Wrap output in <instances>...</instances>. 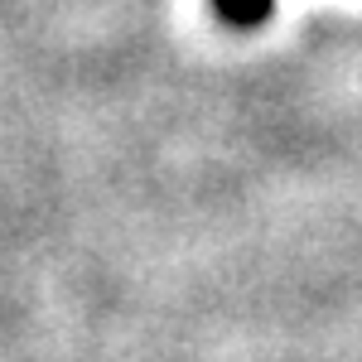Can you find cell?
<instances>
[{
  "instance_id": "1",
  "label": "cell",
  "mask_w": 362,
  "mask_h": 362,
  "mask_svg": "<svg viewBox=\"0 0 362 362\" xmlns=\"http://www.w3.org/2000/svg\"><path fill=\"white\" fill-rule=\"evenodd\" d=\"M213 5H218V15L227 25H237V29H251L271 15V0H213Z\"/></svg>"
}]
</instances>
